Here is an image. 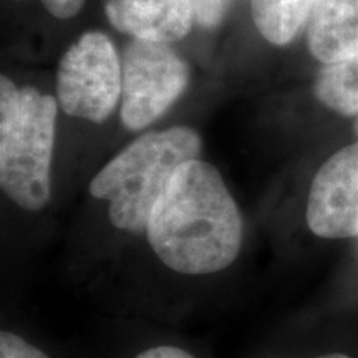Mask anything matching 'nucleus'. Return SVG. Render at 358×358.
I'll return each mask as SVG.
<instances>
[{"mask_svg":"<svg viewBox=\"0 0 358 358\" xmlns=\"http://www.w3.org/2000/svg\"><path fill=\"white\" fill-rule=\"evenodd\" d=\"M244 222L214 166L201 159L182 164L158 199L146 236L164 266L186 275L224 271L239 256Z\"/></svg>","mask_w":358,"mask_h":358,"instance_id":"obj_1","label":"nucleus"},{"mask_svg":"<svg viewBox=\"0 0 358 358\" xmlns=\"http://www.w3.org/2000/svg\"><path fill=\"white\" fill-rule=\"evenodd\" d=\"M201 136L192 128L174 127L146 133L116 155L90 181V194L108 203L116 229L146 232L151 211L182 164L198 159Z\"/></svg>","mask_w":358,"mask_h":358,"instance_id":"obj_2","label":"nucleus"},{"mask_svg":"<svg viewBox=\"0 0 358 358\" xmlns=\"http://www.w3.org/2000/svg\"><path fill=\"white\" fill-rule=\"evenodd\" d=\"M57 110L53 96L0 80V186L25 211H38L50 199Z\"/></svg>","mask_w":358,"mask_h":358,"instance_id":"obj_3","label":"nucleus"},{"mask_svg":"<svg viewBox=\"0 0 358 358\" xmlns=\"http://www.w3.org/2000/svg\"><path fill=\"white\" fill-rule=\"evenodd\" d=\"M122 100V62L105 34L88 32L62 57L57 101L66 115L103 123Z\"/></svg>","mask_w":358,"mask_h":358,"instance_id":"obj_4","label":"nucleus"},{"mask_svg":"<svg viewBox=\"0 0 358 358\" xmlns=\"http://www.w3.org/2000/svg\"><path fill=\"white\" fill-rule=\"evenodd\" d=\"M189 83L186 62L169 43L133 40L122 60V122L140 131L156 122Z\"/></svg>","mask_w":358,"mask_h":358,"instance_id":"obj_5","label":"nucleus"},{"mask_svg":"<svg viewBox=\"0 0 358 358\" xmlns=\"http://www.w3.org/2000/svg\"><path fill=\"white\" fill-rule=\"evenodd\" d=\"M307 224L324 239L358 236V141L330 156L313 176Z\"/></svg>","mask_w":358,"mask_h":358,"instance_id":"obj_6","label":"nucleus"},{"mask_svg":"<svg viewBox=\"0 0 358 358\" xmlns=\"http://www.w3.org/2000/svg\"><path fill=\"white\" fill-rule=\"evenodd\" d=\"M105 13L118 32L158 43L185 38L196 20L192 0H105Z\"/></svg>","mask_w":358,"mask_h":358,"instance_id":"obj_7","label":"nucleus"},{"mask_svg":"<svg viewBox=\"0 0 358 358\" xmlns=\"http://www.w3.org/2000/svg\"><path fill=\"white\" fill-rule=\"evenodd\" d=\"M307 47L320 64L358 53V0H317L307 25Z\"/></svg>","mask_w":358,"mask_h":358,"instance_id":"obj_8","label":"nucleus"},{"mask_svg":"<svg viewBox=\"0 0 358 358\" xmlns=\"http://www.w3.org/2000/svg\"><path fill=\"white\" fill-rule=\"evenodd\" d=\"M317 0H250L252 19L267 42L287 45L308 25Z\"/></svg>","mask_w":358,"mask_h":358,"instance_id":"obj_9","label":"nucleus"},{"mask_svg":"<svg viewBox=\"0 0 358 358\" xmlns=\"http://www.w3.org/2000/svg\"><path fill=\"white\" fill-rule=\"evenodd\" d=\"M313 95L335 113L358 116V53L322 66L313 82Z\"/></svg>","mask_w":358,"mask_h":358,"instance_id":"obj_10","label":"nucleus"},{"mask_svg":"<svg viewBox=\"0 0 358 358\" xmlns=\"http://www.w3.org/2000/svg\"><path fill=\"white\" fill-rule=\"evenodd\" d=\"M0 358H50L32 343L12 332L0 334Z\"/></svg>","mask_w":358,"mask_h":358,"instance_id":"obj_11","label":"nucleus"},{"mask_svg":"<svg viewBox=\"0 0 358 358\" xmlns=\"http://www.w3.org/2000/svg\"><path fill=\"white\" fill-rule=\"evenodd\" d=\"M231 0H192L196 22L204 29L219 25Z\"/></svg>","mask_w":358,"mask_h":358,"instance_id":"obj_12","label":"nucleus"},{"mask_svg":"<svg viewBox=\"0 0 358 358\" xmlns=\"http://www.w3.org/2000/svg\"><path fill=\"white\" fill-rule=\"evenodd\" d=\"M50 15L57 19H70L82 10L85 0H40Z\"/></svg>","mask_w":358,"mask_h":358,"instance_id":"obj_13","label":"nucleus"},{"mask_svg":"<svg viewBox=\"0 0 358 358\" xmlns=\"http://www.w3.org/2000/svg\"><path fill=\"white\" fill-rule=\"evenodd\" d=\"M136 358H196V357H192L191 353L182 350V348H178L173 345H158L141 352Z\"/></svg>","mask_w":358,"mask_h":358,"instance_id":"obj_14","label":"nucleus"},{"mask_svg":"<svg viewBox=\"0 0 358 358\" xmlns=\"http://www.w3.org/2000/svg\"><path fill=\"white\" fill-rule=\"evenodd\" d=\"M317 358H352V357L343 355V353H329V355H322V357H317Z\"/></svg>","mask_w":358,"mask_h":358,"instance_id":"obj_15","label":"nucleus"},{"mask_svg":"<svg viewBox=\"0 0 358 358\" xmlns=\"http://www.w3.org/2000/svg\"><path fill=\"white\" fill-rule=\"evenodd\" d=\"M353 131H355V136L358 138V116H355V123H353Z\"/></svg>","mask_w":358,"mask_h":358,"instance_id":"obj_16","label":"nucleus"}]
</instances>
